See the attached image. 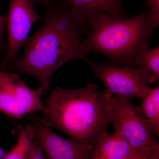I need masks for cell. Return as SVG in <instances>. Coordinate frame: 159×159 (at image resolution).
I'll list each match as a JSON object with an SVG mask.
<instances>
[{
    "mask_svg": "<svg viewBox=\"0 0 159 159\" xmlns=\"http://www.w3.org/2000/svg\"><path fill=\"white\" fill-rule=\"evenodd\" d=\"M43 6V24L27 38L23 57L8 72L35 77L44 95L50 90L52 75L60 68L70 61L88 59L81 52V44L89 28L83 15L59 2L50 0Z\"/></svg>",
    "mask_w": 159,
    "mask_h": 159,
    "instance_id": "obj_1",
    "label": "cell"
},
{
    "mask_svg": "<svg viewBox=\"0 0 159 159\" xmlns=\"http://www.w3.org/2000/svg\"><path fill=\"white\" fill-rule=\"evenodd\" d=\"M112 96L94 84L71 89L56 87L46 99L41 119L72 140L94 145L112 123Z\"/></svg>",
    "mask_w": 159,
    "mask_h": 159,
    "instance_id": "obj_2",
    "label": "cell"
},
{
    "mask_svg": "<svg viewBox=\"0 0 159 159\" xmlns=\"http://www.w3.org/2000/svg\"><path fill=\"white\" fill-rule=\"evenodd\" d=\"M84 16L89 30L81 44L83 54L99 53L114 66H130L139 51L148 46L159 25L147 7L139 15L129 18H115L99 12Z\"/></svg>",
    "mask_w": 159,
    "mask_h": 159,
    "instance_id": "obj_3",
    "label": "cell"
},
{
    "mask_svg": "<svg viewBox=\"0 0 159 159\" xmlns=\"http://www.w3.org/2000/svg\"><path fill=\"white\" fill-rule=\"evenodd\" d=\"M94 73L105 85L107 93L129 99L141 98L150 90L157 81L148 70L128 66L97 65L90 59L86 61Z\"/></svg>",
    "mask_w": 159,
    "mask_h": 159,
    "instance_id": "obj_4",
    "label": "cell"
},
{
    "mask_svg": "<svg viewBox=\"0 0 159 159\" xmlns=\"http://www.w3.org/2000/svg\"><path fill=\"white\" fill-rule=\"evenodd\" d=\"M110 108L114 131L133 148L159 147L140 106L134 104L128 98L116 95L111 98Z\"/></svg>",
    "mask_w": 159,
    "mask_h": 159,
    "instance_id": "obj_5",
    "label": "cell"
},
{
    "mask_svg": "<svg viewBox=\"0 0 159 159\" xmlns=\"http://www.w3.org/2000/svg\"><path fill=\"white\" fill-rule=\"evenodd\" d=\"M39 89L29 87L17 74L0 70V112L15 119H20L45 106Z\"/></svg>",
    "mask_w": 159,
    "mask_h": 159,
    "instance_id": "obj_6",
    "label": "cell"
},
{
    "mask_svg": "<svg viewBox=\"0 0 159 159\" xmlns=\"http://www.w3.org/2000/svg\"><path fill=\"white\" fill-rule=\"evenodd\" d=\"M33 0H10L7 15L8 43L0 70L9 71L20 60L19 50L34 23L44 20L34 9Z\"/></svg>",
    "mask_w": 159,
    "mask_h": 159,
    "instance_id": "obj_7",
    "label": "cell"
},
{
    "mask_svg": "<svg viewBox=\"0 0 159 159\" xmlns=\"http://www.w3.org/2000/svg\"><path fill=\"white\" fill-rule=\"evenodd\" d=\"M29 119L35 129V139L48 159H91L95 145L63 139L37 115L31 114Z\"/></svg>",
    "mask_w": 159,
    "mask_h": 159,
    "instance_id": "obj_8",
    "label": "cell"
},
{
    "mask_svg": "<svg viewBox=\"0 0 159 159\" xmlns=\"http://www.w3.org/2000/svg\"><path fill=\"white\" fill-rule=\"evenodd\" d=\"M68 9L76 10L84 16L99 12L115 18H129L122 6V0H61Z\"/></svg>",
    "mask_w": 159,
    "mask_h": 159,
    "instance_id": "obj_9",
    "label": "cell"
},
{
    "mask_svg": "<svg viewBox=\"0 0 159 159\" xmlns=\"http://www.w3.org/2000/svg\"><path fill=\"white\" fill-rule=\"evenodd\" d=\"M134 149L117 133L107 132L95 143L91 159H122Z\"/></svg>",
    "mask_w": 159,
    "mask_h": 159,
    "instance_id": "obj_10",
    "label": "cell"
},
{
    "mask_svg": "<svg viewBox=\"0 0 159 159\" xmlns=\"http://www.w3.org/2000/svg\"><path fill=\"white\" fill-rule=\"evenodd\" d=\"M141 109L155 136H159V85L152 87L141 97Z\"/></svg>",
    "mask_w": 159,
    "mask_h": 159,
    "instance_id": "obj_11",
    "label": "cell"
},
{
    "mask_svg": "<svg viewBox=\"0 0 159 159\" xmlns=\"http://www.w3.org/2000/svg\"><path fill=\"white\" fill-rule=\"evenodd\" d=\"M35 138V131L31 123L22 127L18 134L17 141L3 159H28Z\"/></svg>",
    "mask_w": 159,
    "mask_h": 159,
    "instance_id": "obj_12",
    "label": "cell"
},
{
    "mask_svg": "<svg viewBox=\"0 0 159 159\" xmlns=\"http://www.w3.org/2000/svg\"><path fill=\"white\" fill-rule=\"evenodd\" d=\"M130 66L146 69L159 82V46L152 49L146 46L141 49L133 59Z\"/></svg>",
    "mask_w": 159,
    "mask_h": 159,
    "instance_id": "obj_13",
    "label": "cell"
},
{
    "mask_svg": "<svg viewBox=\"0 0 159 159\" xmlns=\"http://www.w3.org/2000/svg\"><path fill=\"white\" fill-rule=\"evenodd\" d=\"M122 159H159V147L135 148Z\"/></svg>",
    "mask_w": 159,
    "mask_h": 159,
    "instance_id": "obj_14",
    "label": "cell"
},
{
    "mask_svg": "<svg viewBox=\"0 0 159 159\" xmlns=\"http://www.w3.org/2000/svg\"><path fill=\"white\" fill-rule=\"evenodd\" d=\"M144 6L149 8L152 20L157 24L159 23V0H146Z\"/></svg>",
    "mask_w": 159,
    "mask_h": 159,
    "instance_id": "obj_15",
    "label": "cell"
},
{
    "mask_svg": "<svg viewBox=\"0 0 159 159\" xmlns=\"http://www.w3.org/2000/svg\"><path fill=\"white\" fill-rule=\"evenodd\" d=\"M28 159H48L35 138L31 146Z\"/></svg>",
    "mask_w": 159,
    "mask_h": 159,
    "instance_id": "obj_16",
    "label": "cell"
},
{
    "mask_svg": "<svg viewBox=\"0 0 159 159\" xmlns=\"http://www.w3.org/2000/svg\"><path fill=\"white\" fill-rule=\"evenodd\" d=\"M7 25V15L0 16V54L6 50L7 44L4 40Z\"/></svg>",
    "mask_w": 159,
    "mask_h": 159,
    "instance_id": "obj_17",
    "label": "cell"
},
{
    "mask_svg": "<svg viewBox=\"0 0 159 159\" xmlns=\"http://www.w3.org/2000/svg\"><path fill=\"white\" fill-rule=\"evenodd\" d=\"M50 1V0H33L34 3H39V4H42L43 6L46 3Z\"/></svg>",
    "mask_w": 159,
    "mask_h": 159,
    "instance_id": "obj_18",
    "label": "cell"
},
{
    "mask_svg": "<svg viewBox=\"0 0 159 159\" xmlns=\"http://www.w3.org/2000/svg\"><path fill=\"white\" fill-rule=\"evenodd\" d=\"M6 153L5 150L2 147H0V159H3Z\"/></svg>",
    "mask_w": 159,
    "mask_h": 159,
    "instance_id": "obj_19",
    "label": "cell"
}]
</instances>
